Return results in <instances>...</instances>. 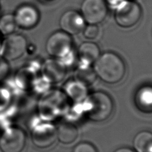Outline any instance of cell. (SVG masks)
I'll return each instance as SVG.
<instances>
[{
    "label": "cell",
    "mask_w": 152,
    "mask_h": 152,
    "mask_svg": "<svg viewBox=\"0 0 152 152\" xmlns=\"http://www.w3.org/2000/svg\"><path fill=\"white\" fill-rule=\"evenodd\" d=\"M56 137V129L51 124H46L38 125L32 133L34 144L42 149L48 148L53 145Z\"/></svg>",
    "instance_id": "cell-9"
},
{
    "label": "cell",
    "mask_w": 152,
    "mask_h": 152,
    "mask_svg": "<svg viewBox=\"0 0 152 152\" xmlns=\"http://www.w3.org/2000/svg\"><path fill=\"white\" fill-rule=\"evenodd\" d=\"M65 90L69 97L75 101H80L86 97V86L77 80L68 83Z\"/></svg>",
    "instance_id": "cell-16"
},
{
    "label": "cell",
    "mask_w": 152,
    "mask_h": 152,
    "mask_svg": "<svg viewBox=\"0 0 152 152\" xmlns=\"http://www.w3.org/2000/svg\"><path fill=\"white\" fill-rule=\"evenodd\" d=\"M26 145V135L19 128H10L0 137L2 152H22Z\"/></svg>",
    "instance_id": "cell-7"
},
{
    "label": "cell",
    "mask_w": 152,
    "mask_h": 152,
    "mask_svg": "<svg viewBox=\"0 0 152 152\" xmlns=\"http://www.w3.org/2000/svg\"><path fill=\"white\" fill-rule=\"evenodd\" d=\"M10 72V65L7 60L0 56V80L4 79Z\"/></svg>",
    "instance_id": "cell-21"
},
{
    "label": "cell",
    "mask_w": 152,
    "mask_h": 152,
    "mask_svg": "<svg viewBox=\"0 0 152 152\" xmlns=\"http://www.w3.org/2000/svg\"><path fill=\"white\" fill-rule=\"evenodd\" d=\"M76 80L83 84L85 86H89L96 80V73L88 66H84L78 69L75 74Z\"/></svg>",
    "instance_id": "cell-18"
},
{
    "label": "cell",
    "mask_w": 152,
    "mask_h": 152,
    "mask_svg": "<svg viewBox=\"0 0 152 152\" xmlns=\"http://www.w3.org/2000/svg\"><path fill=\"white\" fill-rule=\"evenodd\" d=\"M2 35L0 34V49H1V44H2V42H3V40H2Z\"/></svg>",
    "instance_id": "cell-24"
},
{
    "label": "cell",
    "mask_w": 152,
    "mask_h": 152,
    "mask_svg": "<svg viewBox=\"0 0 152 152\" xmlns=\"http://www.w3.org/2000/svg\"><path fill=\"white\" fill-rule=\"evenodd\" d=\"M133 146L137 152H152V133L142 131L133 140Z\"/></svg>",
    "instance_id": "cell-15"
},
{
    "label": "cell",
    "mask_w": 152,
    "mask_h": 152,
    "mask_svg": "<svg viewBox=\"0 0 152 152\" xmlns=\"http://www.w3.org/2000/svg\"><path fill=\"white\" fill-rule=\"evenodd\" d=\"M14 15L18 27L26 30L34 28L40 20L38 10L30 4H23L18 7Z\"/></svg>",
    "instance_id": "cell-8"
},
{
    "label": "cell",
    "mask_w": 152,
    "mask_h": 152,
    "mask_svg": "<svg viewBox=\"0 0 152 152\" xmlns=\"http://www.w3.org/2000/svg\"><path fill=\"white\" fill-rule=\"evenodd\" d=\"M73 152H97L95 147L87 142L78 143L73 149Z\"/></svg>",
    "instance_id": "cell-20"
},
{
    "label": "cell",
    "mask_w": 152,
    "mask_h": 152,
    "mask_svg": "<svg viewBox=\"0 0 152 152\" xmlns=\"http://www.w3.org/2000/svg\"><path fill=\"white\" fill-rule=\"evenodd\" d=\"M125 70L124 60L113 52H106L102 54L95 62L96 75L107 83H119L124 77Z\"/></svg>",
    "instance_id": "cell-1"
},
{
    "label": "cell",
    "mask_w": 152,
    "mask_h": 152,
    "mask_svg": "<svg viewBox=\"0 0 152 152\" xmlns=\"http://www.w3.org/2000/svg\"><path fill=\"white\" fill-rule=\"evenodd\" d=\"M72 43V38L69 34L58 31L50 36L46 42V49L52 57L63 59L71 55Z\"/></svg>",
    "instance_id": "cell-4"
},
{
    "label": "cell",
    "mask_w": 152,
    "mask_h": 152,
    "mask_svg": "<svg viewBox=\"0 0 152 152\" xmlns=\"http://www.w3.org/2000/svg\"><path fill=\"white\" fill-rule=\"evenodd\" d=\"M135 101L139 110L145 113H152V87L141 88L135 95Z\"/></svg>",
    "instance_id": "cell-13"
},
{
    "label": "cell",
    "mask_w": 152,
    "mask_h": 152,
    "mask_svg": "<svg viewBox=\"0 0 152 152\" xmlns=\"http://www.w3.org/2000/svg\"><path fill=\"white\" fill-rule=\"evenodd\" d=\"M17 27L14 14H5L0 16V34L2 36H9L15 33Z\"/></svg>",
    "instance_id": "cell-17"
},
{
    "label": "cell",
    "mask_w": 152,
    "mask_h": 152,
    "mask_svg": "<svg viewBox=\"0 0 152 152\" xmlns=\"http://www.w3.org/2000/svg\"><path fill=\"white\" fill-rule=\"evenodd\" d=\"M57 137L60 142L70 144L77 140L78 135L77 128L70 123H62L56 129Z\"/></svg>",
    "instance_id": "cell-14"
},
{
    "label": "cell",
    "mask_w": 152,
    "mask_h": 152,
    "mask_svg": "<svg viewBox=\"0 0 152 152\" xmlns=\"http://www.w3.org/2000/svg\"><path fill=\"white\" fill-rule=\"evenodd\" d=\"M115 152H135V151H133L132 149H131L129 148H119L117 149L116 151H115Z\"/></svg>",
    "instance_id": "cell-23"
},
{
    "label": "cell",
    "mask_w": 152,
    "mask_h": 152,
    "mask_svg": "<svg viewBox=\"0 0 152 152\" xmlns=\"http://www.w3.org/2000/svg\"><path fill=\"white\" fill-rule=\"evenodd\" d=\"M78 56L81 61L86 66L95 62L100 56V49L93 42L83 43L78 48Z\"/></svg>",
    "instance_id": "cell-12"
},
{
    "label": "cell",
    "mask_w": 152,
    "mask_h": 152,
    "mask_svg": "<svg viewBox=\"0 0 152 152\" xmlns=\"http://www.w3.org/2000/svg\"><path fill=\"white\" fill-rule=\"evenodd\" d=\"M81 15L85 22L98 24L107 14V7L104 0H84L81 4Z\"/></svg>",
    "instance_id": "cell-6"
},
{
    "label": "cell",
    "mask_w": 152,
    "mask_h": 152,
    "mask_svg": "<svg viewBox=\"0 0 152 152\" xmlns=\"http://www.w3.org/2000/svg\"><path fill=\"white\" fill-rule=\"evenodd\" d=\"M123 0H107V1L108 2L110 5H111L113 6H115V7H116Z\"/></svg>",
    "instance_id": "cell-22"
},
{
    "label": "cell",
    "mask_w": 152,
    "mask_h": 152,
    "mask_svg": "<svg viewBox=\"0 0 152 152\" xmlns=\"http://www.w3.org/2000/svg\"><path fill=\"white\" fill-rule=\"evenodd\" d=\"M60 26L62 31L69 35L80 33L85 26V21L80 13L74 10H69L62 15L60 19Z\"/></svg>",
    "instance_id": "cell-10"
},
{
    "label": "cell",
    "mask_w": 152,
    "mask_h": 152,
    "mask_svg": "<svg viewBox=\"0 0 152 152\" xmlns=\"http://www.w3.org/2000/svg\"><path fill=\"white\" fill-rule=\"evenodd\" d=\"M42 1H52V0H42Z\"/></svg>",
    "instance_id": "cell-25"
},
{
    "label": "cell",
    "mask_w": 152,
    "mask_h": 152,
    "mask_svg": "<svg viewBox=\"0 0 152 152\" xmlns=\"http://www.w3.org/2000/svg\"><path fill=\"white\" fill-rule=\"evenodd\" d=\"M43 73L50 82L58 83L66 76V66L60 59H49L44 64Z\"/></svg>",
    "instance_id": "cell-11"
},
{
    "label": "cell",
    "mask_w": 152,
    "mask_h": 152,
    "mask_svg": "<svg viewBox=\"0 0 152 152\" xmlns=\"http://www.w3.org/2000/svg\"><path fill=\"white\" fill-rule=\"evenodd\" d=\"M27 48L28 42L24 36L19 34H12L2 42L1 56L7 61H12L22 56Z\"/></svg>",
    "instance_id": "cell-5"
},
{
    "label": "cell",
    "mask_w": 152,
    "mask_h": 152,
    "mask_svg": "<svg viewBox=\"0 0 152 152\" xmlns=\"http://www.w3.org/2000/svg\"><path fill=\"white\" fill-rule=\"evenodd\" d=\"M141 14V8L137 2L132 0H123L116 7L115 19L121 27L131 28L138 23Z\"/></svg>",
    "instance_id": "cell-3"
},
{
    "label": "cell",
    "mask_w": 152,
    "mask_h": 152,
    "mask_svg": "<svg viewBox=\"0 0 152 152\" xmlns=\"http://www.w3.org/2000/svg\"><path fill=\"white\" fill-rule=\"evenodd\" d=\"M84 36L89 40H94L99 34V27L95 24H89L84 28Z\"/></svg>",
    "instance_id": "cell-19"
},
{
    "label": "cell",
    "mask_w": 152,
    "mask_h": 152,
    "mask_svg": "<svg viewBox=\"0 0 152 152\" xmlns=\"http://www.w3.org/2000/svg\"><path fill=\"white\" fill-rule=\"evenodd\" d=\"M113 104L110 96L103 92L93 93L86 101V112L96 122L104 121L111 117Z\"/></svg>",
    "instance_id": "cell-2"
}]
</instances>
